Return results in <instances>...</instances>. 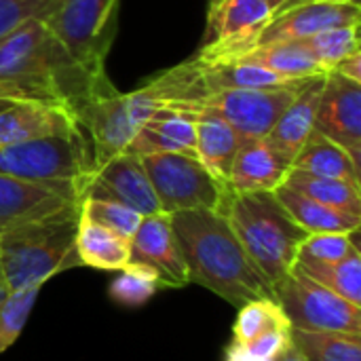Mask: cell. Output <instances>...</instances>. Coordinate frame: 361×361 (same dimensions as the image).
<instances>
[{"label": "cell", "mask_w": 361, "mask_h": 361, "mask_svg": "<svg viewBox=\"0 0 361 361\" xmlns=\"http://www.w3.org/2000/svg\"><path fill=\"white\" fill-rule=\"evenodd\" d=\"M307 82L279 89H222L205 95L201 102L180 112L214 114L228 123L241 140L267 137L275 127L277 118L281 116V112L286 110V106L296 97V93Z\"/></svg>", "instance_id": "8fae6325"}, {"label": "cell", "mask_w": 361, "mask_h": 361, "mask_svg": "<svg viewBox=\"0 0 361 361\" xmlns=\"http://www.w3.org/2000/svg\"><path fill=\"white\" fill-rule=\"evenodd\" d=\"M195 146H197L195 114L161 108L140 127L133 142L129 144V150L135 152L137 157H148L157 152L195 154Z\"/></svg>", "instance_id": "d6986e66"}, {"label": "cell", "mask_w": 361, "mask_h": 361, "mask_svg": "<svg viewBox=\"0 0 361 361\" xmlns=\"http://www.w3.org/2000/svg\"><path fill=\"white\" fill-rule=\"evenodd\" d=\"M313 131L343 146L361 167V85L328 72Z\"/></svg>", "instance_id": "4fadbf2b"}, {"label": "cell", "mask_w": 361, "mask_h": 361, "mask_svg": "<svg viewBox=\"0 0 361 361\" xmlns=\"http://www.w3.org/2000/svg\"><path fill=\"white\" fill-rule=\"evenodd\" d=\"M91 169V148L80 127L63 135L0 146V173L72 192L78 201Z\"/></svg>", "instance_id": "8992f818"}, {"label": "cell", "mask_w": 361, "mask_h": 361, "mask_svg": "<svg viewBox=\"0 0 361 361\" xmlns=\"http://www.w3.org/2000/svg\"><path fill=\"white\" fill-rule=\"evenodd\" d=\"M305 275L332 290L347 302L361 307V252L353 250L338 262H294Z\"/></svg>", "instance_id": "4316f807"}, {"label": "cell", "mask_w": 361, "mask_h": 361, "mask_svg": "<svg viewBox=\"0 0 361 361\" xmlns=\"http://www.w3.org/2000/svg\"><path fill=\"white\" fill-rule=\"evenodd\" d=\"M273 296L281 305L292 330L361 336V307L313 281L298 267H292V271L273 286Z\"/></svg>", "instance_id": "9c48e42d"}, {"label": "cell", "mask_w": 361, "mask_h": 361, "mask_svg": "<svg viewBox=\"0 0 361 361\" xmlns=\"http://www.w3.org/2000/svg\"><path fill=\"white\" fill-rule=\"evenodd\" d=\"M150 269L161 288H184L188 286V271L176 241L171 218L165 212L144 216L133 237L129 239V262Z\"/></svg>", "instance_id": "5bb4252c"}, {"label": "cell", "mask_w": 361, "mask_h": 361, "mask_svg": "<svg viewBox=\"0 0 361 361\" xmlns=\"http://www.w3.org/2000/svg\"><path fill=\"white\" fill-rule=\"evenodd\" d=\"M80 125L61 106L40 102H11L0 110V146L47 135H63Z\"/></svg>", "instance_id": "ac0fdd59"}, {"label": "cell", "mask_w": 361, "mask_h": 361, "mask_svg": "<svg viewBox=\"0 0 361 361\" xmlns=\"http://www.w3.org/2000/svg\"><path fill=\"white\" fill-rule=\"evenodd\" d=\"M324 76L311 78L298 93L296 97L286 106L281 116L277 118L275 127L267 135V140L290 161L296 159L300 148L305 146L307 137L311 135L315 127V114L324 89Z\"/></svg>", "instance_id": "ffe728a7"}, {"label": "cell", "mask_w": 361, "mask_h": 361, "mask_svg": "<svg viewBox=\"0 0 361 361\" xmlns=\"http://www.w3.org/2000/svg\"><path fill=\"white\" fill-rule=\"evenodd\" d=\"M292 2H296V0H292ZM292 2H290V4H292ZM290 4H288V6H290ZM288 6H283V8H281V11H286V8H288ZM281 11H279V13H281ZM279 13H277V15H279Z\"/></svg>", "instance_id": "7bdbcfd3"}, {"label": "cell", "mask_w": 361, "mask_h": 361, "mask_svg": "<svg viewBox=\"0 0 361 361\" xmlns=\"http://www.w3.org/2000/svg\"><path fill=\"white\" fill-rule=\"evenodd\" d=\"M275 197L283 205V209L292 216V220L307 233H355L360 231L361 216H351L345 212H338L334 207H328L324 203H317L309 199L307 195L281 184L275 190Z\"/></svg>", "instance_id": "7402d4cb"}, {"label": "cell", "mask_w": 361, "mask_h": 361, "mask_svg": "<svg viewBox=\"0 0 361 361\" xmlns=\"http://www.w3.org/2000/svg\"><path fill=\"white\" fill-rule=\"evenodd\" d=\"M302 44L317 59V63L330 72L341 59L360 51V25H341L319 32L311 38H302Z\"/></svg>", "instance_id": "4dcf8cb0"}, {"label": "cell", "mask_w": 361, "mask_h": 361, "mask_svg": "<svg viewBox=\"0 0 361 361\" xmlns=\"http://www.w3.org/2000/svg\"><path fill=\"white\" fill-rule=\"evenodd\" d=\"M224 361H271V360H264V357H260V355L252 353L247 347L237 345V343H233V341H231V345H228V347H226V351H224Z\"/></svg>", "instance_id": "8d00e7d4"}, {"label": "cell", "mask_w": 361, "mask_h": 361, "mask_svg": "<svg viewBox=\"0 0 361 361\" xmlns=\"http://www.w3.org/2000/svg\"><path fill=\"white\" fill-rule=\"evenodd\" d=\"M78 216L80 205L0 233V269L11 292L47 283L57 273L80 267L76 256Z\"/></svg>", "instance_id": "277c9868"}, {"label": "cell", "mask_w": 361, "mask_h": 361, "mask_svg": "<svg viewBox=\"0 0 361 361\" xmlns=\"http://www.w3.org/2000/svg\"><path fill=\"white\" fill-rule=\"evenodd\" d=\"M277 361H305V357L300 355V351H298V349L294 347V343H292V345L279 355V360Z\"/></svg>", "instance_id": "74e56055"}, {"label": "cell", "mask_w": 361, "mask_h": 361, "mask_svg": "<svg viewBox=\"0 0 361 361\" xmlns=\"http://www.w3.org/2000/svg\"><path fill=\"white\" fill-rule=\"evenodd\" d=\"M239 59L258 63L267 68L269 72H275L290 80H305V78L328 74L317 63V59L309 53V49L302 44V40L260 44V47H254L250 53L241 55Z\"/></svg>", "instance_id": "d4e9b609"}, {"label": "cell", "mask_w": 361, "mask_h": 361, "mask_svg": "<svg viewBox=\"0 0 361 361\" xmlns=\"http://www.w3.org/2000/svg\"><path fill=\"white\" fill-rule=\"evenodd\" d=\"M104 76L78 66L42 19H30L0 40V99L53 104L74 116Z\"/></svg>", "instance_id": "6da1fadb"}, {"label": "cell", "mask_w": 361, "mask_h": 361, "mask_svg": "<svg viewBox=\"0 0 361 361\" xmlns=\"http://www.w3.org/2000/svg\"><path fill=\"white\" fill-rule=\"evenodd\" d=\"M78 205L80 201L72 192L0 173V233Z\"/></svg>", "instance_id": "9a60e30c"}, {"label": "cell", "mask_w": 361, "mask_h": 361, "mask_svg": "<svg viewBox=\"0 0 361 361\" xmlns=\"http://www.w3.org/2000/svg\"><path fill=\"white\" fill-rule=\"evenodd\" d=\"M292 169H300L322 178L345 180L361 186V167L349 157V152L326 135L311 131L305 146L292 161Z\"/></svg>", "instance_id": "603a6c76"}, {"label": "cell", "mask_w": 361, "mask_h": 361, "mask_svg": "<svg viewBox=\"0 0 361 361\" xmlns=\"http://www.w3.org/2000/svg\"><path fill=\"white\" fill-rule=\"evenodd\" d=\"M224 218L271 288L294 267L307 233L273 192H231Z\"/></svg>", "instance_id": "3957f363"}, {"label": "cell", "mask_w": 361, "mask_h": 361, "mask_svg": "<svg viewBox=\"0 0 361 361\" xmlns=\"http://www.w3.org/2000/svg\"><path fill=\"white\" fill-rule=\"evenodd\" d=\"M292 343L305 361H361L360 334L292 330Z\"/></svg>", "instance_id": "83f0119b"}, {"label": "cell", "mask_w": 361, "mask_h": 361, "mask_svg": "<svg viewBox=\"0 0 361 361\" xmlns=\"http://www.w3.org/2000/svg\"><path fill=\"white\" fill-rule=\"evenodd\" d=\"M8 104H11V102H6V99H0V110H2V108H6Z\"/></svg>", "instance_id": "b9f144b4"}, {"label": "cell", "mask_w": 361, "mask_h": 361, "mask_svg": "<svg viewBox=\"0 0 361 361\" xmlns=\"http://www.w3.org/2000/svg\"><path fill=\"white\" fill-rule=\"evenodd\" d=\"M188 281L207 288L233 307L273 296L267 277L256 269L228 220L209 209L169 214Z\"/></svg>", "instance_id": "7a4b0ae2"}, {"label": "cell", "mask_w": 361, "mask_h": 361, "mask_svg": "<svg viewBox=\"0 0 361 361\" xmlns=\"http://www.w3.org/2000/svg\"><path fill=\"white\" fill-rule=\"evenodd\" d=\"M76 256L80 260V267H91L99 271H121L129 262V241L78 216Z\"/></svg>", "instance_id": "cb8c5ba5"}, {"label": "cell", "mask_w": 361, "mask_h": 361, "mask_svg": "<svg viewBox=\"0 0 361 361\" xmlns=\"http://www.w3.org/2000/svg\"><path fill=\"white\" fill-rule=\"evenodd\" d=\"M57 0H0V40L30 19H44Z\"/></svg>", "instance_id": "e575fe53"}, {"label": "cell", "mask_w": 361, "mask_h": 361, "mask_svg": "<svg viewBox=\"0 0 361 361\" xmlns=\"http://www.w3.org/2000/svg\"><path fill=\"white\" fill-rule=\"evenodd\" d=\"M161 290L159 277L140 264H127L108 288V296L123 307H142Z\"/></svg>", "instance_id": "1f68e13d"}, {"label": "cell", "mask_w": 361, "mask_h": 361, "mask_svg": "<svg viewBox=\"0 0 361 361\" xmlns=\"http://www.w3.org/2000/svg\"><path fill=\"white\" fill-rule=\"evenodd\" d=\"M330 72H336L343 78H349L353 82L361 85V51H353L351 55H347L345 59H341Z\"/></svg>", "instance_id": "d590c367"}, {"label": "cell", "mask_w": 361, "mask_h": 361, "mask_svg": "<svg viewBox=\"0 0 361 361\" xmlns=\"http://www.w3.org/2000/svg\"><path fill=\"white\" fill-rule=\"evenodd\" d=\"M159 110L146 87L121 93L108 74L99 78L93 91L74 110V118L85 131L91 148L93 167L129 148L140 127Z\"/></svg>", "instance_id": "5b68a950"}, {"label": "cell", "mask_w": 361, "mask_h": 361, "mask_svg": "<svg viewBox=\"0 0 361 361\" xmlns=\"http://www.w3.org/2000/svg\"><path fill=\"white\" fill-rule=\"evenodd\" d=\"M360 4H338V2H300L275 15V19L260 34L258 44L288 42L311 38L319 32L341 27V25H360Z\"/></svg>", "instance_id": "2e32d148"}, {"label": "cell", "mask_w": 361, "mask_h": 361, "mask_svg": "<svg viewBox=\"0 0 361 361\" xmlns=\"http://www.w3.org/2000/svg\"><path fill=\"white\" fill-rule=\"evenodd\" d=\"M8 294H11V290H8V283H6L4 273H2V269H0V302H2Z\"/></svg>", "instance_id": "60d3db41"}, {"label": "cell", "mask_w": 361, "mask_h": 361, "mask_svg": "<svg viewBox=\"0 0 361 361\" xmlns=\"http://www.w3.org/2000/svg\"><path fill=\"white\" fill-rule=\"evenodd\" d=\"M292 169V161L283 157L267 137L241 140L228 173L233 192H273Z\"/></svg>", "instance_id": "e0dca14e"}, {"label": "cell", "mask_w": 361, "mask_h": 361, "mask_svg": "<svg viewBox=\"0 0 361 361\" xmlns=\"http://www.w3.org/2000/svg\"><path fill=\"white\" fill-rule=\"evenodd\" d=\"M82 199L114 201L137 212L140 216H152L161 212L142 157L129 148L89 171L80 190V201Z\"/></svg>", "instance_id": "7c38bea8"}, {"label": "cell", "mask_w": 361, "mask_h": 361, "mask_svg": "<svg viewBox=\"0 0 361 361\" xmlns=\"http://www.w3.org/2000/svg\"><path fill=\"white\" fill-rule=\"evenodd\" d=\"M116 15L118 0H57L42 21L78 66L102 74L116 34Z\"/></svg>", "instance_id": "ba28073f"}, {"label": "cell", "mask_w": 361, "mask_h": 361, "mask_svg": "<svg viewBox=\"0 0 361 361\" xmlns=\"http://www.w3.org/2000/svg\"><path fill=\"white\" fill-rule=\"evenodd\" d=\"M300 2H338V4H360V0H296V2H292L290 6H296V4H300ZM288 6V8H290Z\"/></svg>", "instance_id": "f35d334b"}, {"label": "cell", "mask_w": 361, "mask_h": 361, "mask_svg": "<svg viewBox=\"0 0 361 361\" xmlns=\"http://www.w3.org/2000/svg\"><path fill=\"white\" fill-rule=\"evenodd\" d=\"M197 123V146L195 154L205 169L228 186V173L233 159L239 150V133L214 114H195Z\"/></svg>", "instance_id": "44dd1931"}, {"label": "cell", "mask_w": 361, "mask_h": 361, "mask_svg": "<svg viewBox=\"0 0 361 361\" xmlns=\"http://www.w3.org/2000/svg\"><path fill=\"white\" fill-rule=\"evenodd\" d=\"M275 19L267 0H209L207 23L197 59L231 61L250 53Z\"/></svg>", "instance_id": "30bf717a"}, {"label": "cell", "mask_w": 361, "mask_h": 361, "mask_svg": "<svg viewBox=\"0 0 361 361\" xmlns=\"http://www.w3.org/2000/svg\"><path fill=\"white\" fill-rule=\"evenodd\" d=\"M286 186L307 195L309 199L324 203L328 207H334L338 212L351 214V216H361V195L360 186L345 182V180H334V178H322L313 176L300 169H290Z\"/></svg>", "instance_id": "484cf974"}, {"label": "cell", "mask_w": 361, "mask_h": 361, "mask_svg": "<svg viewBox=\"0 0 361 361\" xmlns=\"http://www.w3.org/2000/svg\"><path fill=\"white\" fill-rule=\"evenodd\" d=\"M290 2H292V0H267V4L273 8V13H275V15H277L283 6H288Z\"/></svg>", "instance_id": "ab89813d"}, {"label": "cell", "mask_w": 361, "mask_h": 361, "mask_svg": "<svg viewBox=\"0 0 361 361\" xmlns=\"http://www.w3.org/2000/svg\"><path fill=\"white\" fill-rule=\"evenodd\" d=\"M42 286L44 283H34V286L15 290L0 302V353L13 347L15 341L21 336L30 319V313L40 296Z\"/></svg>", "instance_id": "f546056e"}, {"label": "cell", "mask_w": 361, "mask_h": 361, "mask_svg": "<svg viewBox=\"0 0 361 361\" xmlns=\"http://www.w3.org/2000/svg\"><path fill=\"white\" fill-rule=\"evenodd\" d=\"M144 169L165 214L209 209L224 216L231 188L216 180L195 154L157 152L142 157Z\"/></svg>", "instance_id": "52a82bcc"}, {"label": "cell", "mask_w": 361, "mask_h": 361, "mask_svg": "<svg viewBox=\"0 0 361 361\" xmlns=\"http://www.w3.org/2000/svg\"><path fill=\"white\" fill-rule=\"evenodd\" d=\"M80 216L116 233L123 239H131L135 228L140 226L142 218L137 212L114 203V201H104V199H82L80 201Z\"/></svg>", "instance_id": "836d02e7"}, {"label": "cell", "mask_w": 361, "mask_h": 361, "mask_svg": "<svg viewBox=\"0 0 361 361\" xmlns=\"http://www.w3.org/2000/svg\"><path fill=\"white\" fill-rule=\"evenodd\" d=\"M357 245V231L355 233H313L307 235L298 247L296 262H338L347 258Z\"/></svg>", "instance_id": "d6a6232c"}, {"label": "cell", "mask_w": 361, "mask_h": 361, "mask_svg": "<svg viewBox=\"0 0 361 361\" xmlns=\"http://www.w3.org/2000/svg\"><path fill=\"white\" fill-rule=\"evenodd\" d=\"M275 330H292L281 305L275 300V296L256 298L239 307L233 328V343H250Z\"/></svg>", "instance_id": "f1b7e54d"}]
</instances>
